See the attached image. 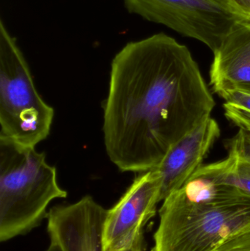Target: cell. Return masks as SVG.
I'll return each mask as SVG.
<instances>
[{"mask_svg": "<svg viewBox=\"0 0 250 251\" xmlns=\"http://www.w3.org/2000/svg\"><path fill=\"white\" fill-rule=\"evenodd\" d=\"M214 107L186 46L164 32L130 41L111 63L104 106L106 151L123 172L150 171L211 117Z\"/></svg>", "mask_w": 250, "mask_h": 251, "instance_id": "obj_1", "label": "cell"}, {"mask_svg": "<svg viewBox=\"0 0 250 251\" xmlns=\"http://www.w3.org/2000/svg\"><path fill=\"white\" fill-rule=\"evenodd\" d=\"M151 251H213L250 231V197L195 173L160 208Z\"/></svg>", "mask_w": 250, "mask_h": 251, "instance_id": "obj_2", "label": "cell"}, {"mask_svg": "<svg viewBox=\"0 0 250 251\" xmlns=\"http://www.w3.org/2000/svg\"><path fill=\"white\" fill-rule=\"evenodd\" d=\"M68 193L57 170L35 147L0 136V241L24 236L47 219L48 205Z\"/></svg>", "mask_w": 250, "mask_h": 251, "instance_id": "obj_3", "label": "cell"}, {"mask_svg": "<svg viewBox=\"0 0 250 251\" xmlns=\"http://www.w3.org/2000/svg\"><path fill=\"white\" fill-rule=\"evenodd\" d=\"M54 110L38 94L17 40L0 22V136L27 147L47 138Z\"/></svg>", "mask_w": 250, "mask_h": 251, "instance_id": "obj_4", "label": "cell"}, {"mask_svg": "<svg viewBox=\"0 0 250 251\" xmlns=\"http://www.w3.org/2000/svg\"><path fill=\"white\" fill-rule=\"evenodd\" d=\"M131 14L204 43L214 52L236 26L250 22L231 0H123Z\"/></svg>", "mask_w": 250, "mask_h": 251, "instance_id": "obj_5", "label": "cell"}, {"mask_svg": "<svg viewBox=\"0 0 250 251\" xmlns=\"http://www.w3.org/2000/svg\"><path fill=\"white\" fill-rule=\"evenodd\" d=\"M161 178L155 169L140 173L117 203L107 211L103 249L114 251L133 242L154 218L160 201Z\"/></svg>", "mask_w": 250, "mask_h": 251, "instance_id": "obj_6", "label": "cell"}, {"mask_svg": "<svg viewBox=\"0 0 250 251\" xmlns=\"http://www.w3.org/2000/svg\"><path fill=\"white\" fill-rule=\"evenodd\" d=\"M91 196L48 211L47 232L50 243L62 251H104L103 228L107 215Z\"/></svg>", "mask_w": 250, "mask_h": 251, "instance_id": "obj_7", "label": "cell"}, {"mask_svg": "<svg viewBox=\"0 0 250 251\" xmlns=\"http://www.w3.org/2000/svg\"><path fill=\"white\" fill-rule=\"evenodd\" d=\"M220 133L218 123L208 118L172 146L162 160L153 168L161 178V201L180 189L202 166Z\"/></svg>", "mask_w": 250, "mask_h": 251, "instance_id": "obj_8", "label": "cell"}, {"mask_svg": "<svg viewBox=\"0 0 250 251\" xmlns=\"http://www.w3.org/2000/svg\"><path fill=\"white\" fill-rule=\"evenodd\" d=\"M213 53V91L223 99L233 91L250 93V22L236 26Z\"/></svg>", "mask_w": 250, "mask_h": 251, "instance_id": "obj_9", "label": "cell"}, {"mask_svg": "<svg viewBox=\"0 0 250 251\" xmlns=\"http://www.w3.org/2000/svg\"><path fill=\"white\" fill-rule=\"evenodd\" d=\"M198 174L213 182L232 186L250 197V162L228 155L226 159L202 165Z\"/></svg>", "mask_w": 250, "mask_h": 251, "instance_id": "obj_10", "label": "cell"}, {"mask_svg": "<svg viewBox=\"0 0 250 251\" xmlns=\"http://www.w3.org/2000/svg\"><path fill=\"white\" fill-rule=\"evenodd\" d=\"M223 100L225 115L239 129L250 131V93L233 91Z\"/></svg>", "mask_w": 250, "mask_h": 251, "instance_id": "obj_11", "label": "cell"}, {"mask_svg": "<svg viewBox=\"0 0 250 251\" xmlns=\"http://www.w3.org/2000/svg\"><path fill=\"white\" fill-rule=\"evenodd\" d=\"M226 148L228 155L250 162V131L239 129L234 137L226 140Z\"/></svg>", "mask_w": 250, "mask_h": 251, "instance_id": "obj_12", "label": "cell"}, {"mask_svg": "<svg viewBox=\"0 0 250 251\" xmlns=\"http://www.w3.org/2000/svg\"><path fill=\"white\" fill-rule=\"evenodd\" d=\"M213 251H250V231L230 238Z\"/></svg>", "mask_w": 250, "mask_h": 251, "instance_id": "obj_13", "label": "cell"}, {"mask_svg": "<svg viewBox=\"0 0 250 251\" xmlns=\"http://www.w3.org/2000/svg\"><path fill=\"white\" fill-rule=\"evenodd\" d=\"M145 251V240H144L143 233L139 234L132 243L120 249L114 251Z\"/></svg>", "mask_w": 250, "mask_h": 251, "instance_id": "obj_14", "label": "cell"}, {"mask_svg": "<svg viewBox=\"0 0 250 251\" xmlns=\"http://www.w3.org/2000/svg\"><path fill=\"white\" fill-rule=\"evenodd\" d=\"M244 13L250 16V0H231Z\"/></svg>", "mask_w": 250, "mask_h": 251, "instance_id": "obj_15", "label": "cell"}, {"mask_svg": "<svg viewBox=\"0 0 250 251\" xmlns=\"http://www.w3.org/2000/svg\"><path fill=\"white\" fill-rule=\"evenodd\" d=\"M45 251H62L60 248L53 243H50L49 246Z\"/></svg>", "mask_w": 250, "mask_h": 251, "instance_id": "obj_16", "label": "cell"}]
</instances>
